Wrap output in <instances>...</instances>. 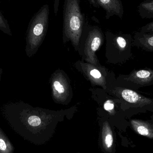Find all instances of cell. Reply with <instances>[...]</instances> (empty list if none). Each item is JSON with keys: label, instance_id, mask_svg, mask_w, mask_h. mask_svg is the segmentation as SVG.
Masks as SVG:
<instances>
[{"label": "cell", "instance_id": "8992f818", "mask_svg": "<svg viewBox=\"0 0 153 153\" xmlns=\"http://www.w3.org/2000/svg\"><path fill=\"white\" fill-rule=\"evenodd\" d=\"M133 46L148 52H153V32H136L133 38Z\"/></svg>", "mask_w": 153, "mask_h": 153}, {"label": "cell", "instance_id": "d6986e66", "mask_svg": "<svg viewBox=\"0 0 153 153\" xmlns=\"http://www.w3.org/2000/svg\"><path fill=\"white\" fill-rule=\"evenodd\" d=\"M3 70L0 67V81H1V75L2 74Z\"/></svg>", "mask_w": 153, "mask_h": 153}, {"label": "cell", "instance_id": "7a4b0ae2", "mask_svg": "<svg viewBox=\"0 0 153 153\" xmlns=\"http://www.w3.org/2000/svg\"><path fill=\"white\" fill-rule=\"evenodd\" d=\"M49 16V5L45 4L30 19L26 34L25 49L29 57L34 54L44 42L48 30Z\"/></svg>", "mask_w": 153, "mask_h": 153}, {"label": "cell", "instance_id": "52a82bcc", "mask_svg": "<svg viewBox=\"0 0 153 153\" xmlns=\"http://www.w3.org/2000/svg\"><path fill=\"white\" fill-rule=\"evenodd\" d=\"M128 81L142 85H149L153 82V70H134L127 78Z\"/></svg>", "mask_w": 153, "mask_h": 153}, {"label": "cell", "instance_id": "6da1fadb", "mask_svg": "<svg viewBox=\"0 0 153 153\" xmlns=\"http://www.w3.org/2000/svg\"><path fill=\"white\" fill-rule=\"evenodd\" d=\"M82 13L80 0H64L63 11L62 41L64 44L71 42L78 50L79 40L85 24Z\"/></svg>", "mask_w": 153, "mask_h": 153}, {"label": "cell", "instance_id": "9a60e30c", "mask_svg": "<svg viewBox=\"0 0 153 153\" xmlns=\"http://www.w3.org/2000/svg\"><path fill=\"white\" fill-rule=\"evenodd\" d=\"M54 86L56 90H57L59 93H62L64 92L65 90L63 86L58 81H56L54 82Z\"/></svg>", "mask_w": 153, "mask_h": 153}, {"label": "cell", "instance_id": "2e32d148", "mask_svg": "<svg viewBox=\"0 0 153 153\" xmlns=\"http://www.w3.org/2000/svg\"><path fill=\"white\" fill-rule=\"evenodd\" d=\"M60 0H54V13L55 15H57L59 10V4H60Z\"/></svg>", "mask_w": 153, "mask_h": 153}, {"label": "cell", "instance_id": "7c38bea8", "mask_svg": "<svg viewBox=\"0 0 153 153\" xmlns=\"http://www.w3.org/2000/svg\"><path fill=\"white\" fill-rule=\"evenodd\" d=\"M0 30L7 35L10 36H12L11 30L10 25L8 23V21L4 18L1 11H0Z\"/></svg>", "mask_w": 153, "mask_h": 153}, {"label": "cell", "instance_id": "8fae6325", "mask_svg": "<svg viewBox=\"0 0 153 153\" xmlns=\"http://www.w3.org/2000/svg\"><path fill=\"white\" fill-rule=\"evenodd\" d=\"M14 150L12 144L0 128V153H12Z\"/></svg>", "mask_w": 153, "mask_h": 153}, {"label": "cell", "instance_id": "ba28073f", "mask_svg": "<svg viewBox=\"0 0 153 153\" xmlns=\"http://www.w3.org/2000/svg\"><path fill=\"white\" fill-rule=\"evenodd\" d=\"M121 97L128 103L136 106L143 107L152 102L151 99L138 94L136 92L128 89H124L121 92Z\"/></svg>", "mask_w": 153, "mask_h": 153}, {"label": "cell", "instance_id": "277c9868", "mask_svg": "<svg viewBox=\"0 0 153 153\" xmlns=\"http://www.w3.org/2000/svg\"><path fill=\"white\" fill-rule=\"evenodd\" d=\"M105 39L108 54L121 59H127L131 56L133 42L131 34L107 31L105 32Z\"/></svg>", "mask_w": 153, "mask_h": 153}, {"label": "cell", "instance_id": "4fadbf2b", "mask_svg": "<svg viewBox=\"0 0 153 153\" xmlns=\"http://www.w3.org/2000/svg\"><path fill=\"white\" fill-rule=\"evenodd\" d=\"M140 31L143 32H153V21L143 26Z\"/></svg>", "mask_w": 153, "mask_h": 153}, {"label": "cell", "instance_id": "30bf717a", "mask_svg": "<svg viewBox=\"0 0 153 153\" xmlns=\"http://www.w3.org/2000/svg\"><path fill=\"white\" fill-rule=\"evenodd\" d=\"M137 10L142 19H152L153 0H144L137 6Z\"/></svg>", "mask_w": 153, "mask_h": 153}, {"label": "cell", "instance_id": "5b68a950", "mask_svg": "<svg viewBox=\"0 0 153 153\" xmlns=\"http://www.w3.org/2000/svg\"><path fill=\"white\" fill-rule=\"evenodd\" d=\"M94 7L102 8L106 12L105 18L109 19L116 15L120 19L123 18L124 8L121 0H88Z\"/></svg>", "mask_w": 153, "mask_h": 153}, {"label": "cell", "instance_id": "5bb4252c", "mask_svg": "<svg viewBox=\"0 0 153 153\" xmlns=\"http://www.w3.org/2000/svg\"><path fill=\"white\" fill-rule=\"evenodd\" d=\"M113 139L112 135L110 134H108L105 137V143L107 148H109L112 146Z\"/></svg>", "mask_w": 153, "mask_h": 153}, {"label": "cell", "instance_id": "9c48e42d", "mask_svg": "<svg viewBox=\"0 0 153 153\" xmlns=\"http://www.w3.org/2000/svg\"><path fill=\"white\" fill-rule=\"evenodd\" d=\"M131 125L135 133L153 139V126L149 122L139 119H132Z\"/></svg>", "mask_w": 153, "mask_h": 153}, {"label": "cell", "instance_id": "e0dca14e", "mask_svg": "<svg viewBox=\"0 0 153 153\" xmlns=\"http://www.w3.org/2000/svg\"><path fill=\"white\" fill-rule=\"evenodd\" d=\"M90 73L93 77L95 78H100L101 76L100 73L98 70H96V69H94V70L91 71Z\"/></svg>", "mask_w": 153, "mask_h": 153}, {"label": "cell", "instance_id": "ac0fdd59", "mask_svg": "<svg viewBox=\"0 0 153 153\" xmlns=\"http://www.w3.org/2000/svg\"><path fill=\"white\" fill-rule=\"evenodd\" d=\"M114 104L108 101L104 104V109L107 110H111L114 109Z\"/></svg>", "mask_w": 153, "mask_h": 153}, {"label": "cell", "instance_id": "3957f363", "mask_svg": "<svg viewBox=\"0 0 153 153\" xmlns=\"http://www.w3.org/2000/svg\"><path fill=\"white\" fill-rule=\"evenodd\" d=\"M104 34L99 26L85 22L80 37L78 50L86 57L94 58L95 52L104 43Z\"/></svg>", "mask_w": 153, "mask_h": 153}]
</instances>
